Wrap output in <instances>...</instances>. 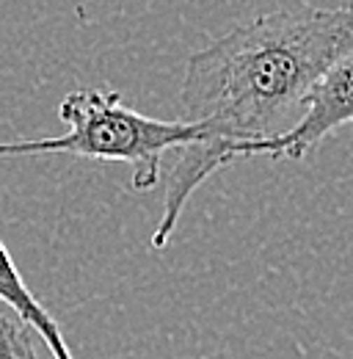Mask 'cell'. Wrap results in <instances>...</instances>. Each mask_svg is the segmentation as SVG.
Returning <instances> with one entry per match:
<instances>
[{
	"label": "cell",
	"mask_w": 353,
	"mask_h": 359,
	"mask_svg": "<svg viewBox=\"0 0 353 359\" xmlns=\"http://www.w3.org/2000/svg\"><path fill=\"white\" fill-rule=\"evenodd\" d=\"M353 53V6L260 14L185 61L179 122L202 141L176 152L152 246L163 249L193 191L257 144L293 130L326 72Z\"/></svg>",
	"instance_id": "cell-1"
},
{
	"label": "cell",
	"mask_w": 353,
	"mask_h": 359,
	"mask_svg": "<svg viewBox=\"0 0 353 359\" xmlns=\"http://www.w3.org/2000/svg\"><path fill=\"white\" fill-rule=\"evenodd\" d=\"M58 116L69 128L64 135L0 141V158L75 155L88 161L127 163L132 169V191H152L163 175V155L202 141L199 128L179 119H149L125 105L119 91H69L58 105Z\"/></svg>",
	"instance_id": "cell-2"
},
{
	"label": "cell",
	"mask_w": 353,
	"mask_h": 359,
	"mask_svg": "<svg viewBox=\"0 0 353 359\" xmlns=\"http://www.w3.org/2000/svg\"><path fill=\"white\" fill-rule=\"evenodd\" d=\"M340 128H353V53H348L326 72V78L309 97L307 114L293 130L251 147L246 158L268 155V158L304 161L326 135L337 133Z\"/></svg>",
	"instance_id": "cell-3"
},
{
	"label": "cell",
	"mask_w": 353,
	"mask_h": 359,
	"mask_svg": "<svg viewBox=\"0 0 353 359\" xmlns=\"http://www.w3.org/2000/svg\"><path fill=\"white\" fill-rule=\"evenodd\" d=\"M0 302L6 307H11L14 315L25 326H31L42 337V343L47 346V351L53 354V359H75V354L67 346V337H64L58 320L36 299V293L25 285L22 273L14 266V257H11V252L6 249L3 241H0Z\"/></svg>",
	"instance_id": "cell-4"
},
{
	"label": "cell",
	"mask_w": 353,
	"mask_h": 359,
	"mask_svg": "<svg viewBox=\"0 0 353 359\" xmlns=\"http://www.w3.org/2000/svg\"><path fill=\"white\" fill-rule=\"evenodd\" d=\"M0 359H39L34 329L20 318L0 315Z\"/></svg>",
	"instance_id": "cell-5"
}]
</instances>
